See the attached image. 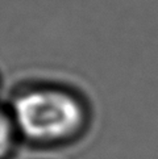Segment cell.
<instances>
[{"label":"cell","instance_id":"6da1fadb","mask_svg":"<svg viewBox=\"0 0 158 159\" xmlns=\"http://www.w3.org/2000/svg\"><path fill=\"white\" fill-rule=\"evenodd\" d=\"M15 120L26 137L53 141L74 133L82 122V109L70 95L52 89L24 93L13 105Z\"/></svg>","mask_w":158,"mask_h":159},{"label":"cell","instance_id":"7a4b0ae2","mask_svg":"<svg viewBox=\"0 0 158 159\" xmlns=\"http://www.w3.org/2000/svg\"><path fill=\"white\" fill-rule=\"evenodd\" d=\"M12 142V128L2 112H0V158H3L11 147Z\"/></svg>","mask_w":158,"mask_h":159}]
</instances>
